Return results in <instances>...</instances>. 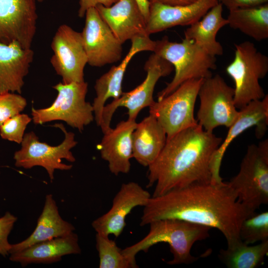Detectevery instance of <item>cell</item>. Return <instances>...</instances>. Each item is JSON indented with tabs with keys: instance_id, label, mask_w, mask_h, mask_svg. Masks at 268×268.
Listing matches in <instances>:
<instances>
[{
	"instance_id": "1",
	"label": "cell",
	"mask_w": 268,
	"mask_h": 268,
	"mask_svg": "<svg viewBox=\"0 0 268 268\" xmlns=\"http://www.w3.org/2000/svg\"><path fill=\"white\" fill-rule=\"evenodd\" d=\"M140 225L175 219L218 229L227 246L241 240V225L256 212L239 202L227 183H197L149 199L143 207Z\"/></svg>"
},
{
	"instance_id": "2",
	"label": "cell",
	"mask_w": 268,
	"mask_h": 268,
	"mask_svg": "<svg viewBox=\"0 0 268 268\" xmlns=\"http://www.w3.org/2000/svg\"><path fill=\"white\" fill-rule=\"evenodd\" d=\"M222 139L198 124L167 138L161 152L148 166L147 187L152 197L197 183L213 182V156Z\"/></svg>"
},
{
	"instance_id": "3",
	"label": "cell",
	"mask_w": 268,
	"mask_h": 268,
	"mask_svg": "<svg viewBox=\"0 0 268 268\" xmlns=\"http://www.w3.org/2000/svg\"><path fill=\"white\" fill-rule=\"evenodd\" d=\"M147 234L135 244L122 249L126 257L135 268H138L136 255L140 252H147L156 244L167 243L173 255L167 264L170 265L190 264L209 254L208 251L200 256L191 254L193 245L209 236L210 227L175 219H164L151 222Z\"/></svg>"
},
{
	"instance_id": "4",
	"label": "cell",
	"mask_w": 268,
	"mask_h": 268,
	"mask_svg": "<svg viewBox=\"0 0 268 268\" xmlns=\"http://www.w3.org/2000/svg\"><path fill=\"white\" fill-rule=\"evenodd\" d=\"M153 52L169 62L175 71L171 81L158 93V100L171 93L186 81L212 76L211 70L217 67L216 57L193 40L185 38L178 43L170 41L167 36H164L155 41Z\"/></svg>"
},
{
	"instance_id": "5",
	"label": "cell",
	"mask_w": 268,
	"mask_h": 268,
	"mask_svg": "<svg viewBox=\"0 0 268 268\" xmlns=\"http://www.w3.org/2000/svg\"><path fill=\"white\" fill-rule=\"evenodd\" d=\"M233 61L226 68L235 83L234 101L239 110L266 94L259 83L268 72V57L248 41L235 45Z\"/></svg>"
},
{
	"instance_id": "6",
	"label": "cell",
	"mask_w": 268,
	"mask_h": 268,
	"mask_svg": "<svg viewBox=\"0 0 268 268\" xmlns=\"http://www.w3.org/2000/svg\"><path fill=\"white\" fill-rule=\"evenodd\" d=\"M238 201L255 211L268 203V140L247 147L238 173L229 182Z\"/></svg>"
},
{
	"instance_id": "7",
	"label": "cell",
	"mask_w": 268,
	"mask_h": 268,
	"mask_svg": "<svg viewBox=\"0 0 268 268\" xmlns=\"http://www.w3.org/2000/svg\"><path fill=\"white\" fill-rule=\"evenodd\" d=\"M58 95L52 104L45 108H32L33 123L36 125L61 120L81 132L94 120L92 105L86 101L88 84L81 82L64 83L53 86Z\"/></svg>"
},
{
	"instance_id": "8",
	"label": "cell",
	"mask_w": 268,
	"mask_h": 268,
	"mask_svg": "<svg viewBox=\"0 0 268 268\" xmlns=\"http://www.w3.org/2000/svg\"><path fill=\"white\" fill-rule=\"evenodd\" d=\"M54 127L61 130L65 134L63 142L57 146H51L41 142L36 134L31 132L24 134L21 148L14 154L15 165L17 167L30 169L39 166L44 168L51 181L54 179V172L57 169L69 170L72 167L62 162L64 159L74 162L75 158L70 151L77 143L74 134L68 132L62 124H56Z\"/></svg>"
},
{
	"instance_id": "9",
	"label": "cell",
	"mask_w": 268,
	"mask_h": 268,
	"mask_svg": "<svg viewBox=\"0 0 268 268\" xmlns=\"http://www.w3.org/2000/svg\"><path fill=\"white\" fill-rule=\"evenodd\" d=\"M203 78L190 79L171 93L149 107L169 138L177 133L198 124L194 108Z\"/></svg>"
},
{
	"instance_id": "10",
	"label": "cell",
	"mask_w": 268,
	"mask_h": 268,
	"mask_svg": "<svg viewBox=\"0 0 268 268\" xmlns=\"http://www.w3.org/2000/svg\"><path fill=\"white\" fill-rule=\"evenodd\" d=\"M144 68L147 74L140 84L131 91L123 92L119 98L105 105L100 126L103 134L112 129L111 120L118 108H127L128 119L135 120L142 109L152 105L155 102L153 94L157 82L160 77L169 75L174 69L169 62L155 53L150 56Z\"/></svg>"
},
{
	"instance_id": "11",
	"label": "cell",
	"mask_w": 268,
	"mask_h": 268,
	"mask_svg": "<svg viewBox=\"0 0 268 268\" xmlns=\"http://www.w3.org/2000/svg\"><path fill=\"white\" fill-rule=\"evenodd\" d=\"M234 95V88L219 74L204 78L198 93L200 100L197 119L198 124L210 132L221 126L229 128L239 113Z\"/></svg>"
},
{
	"instance_id": "12",
	"label": "cell",
	"mask_w": 268,
	"mask_h": 268,
	"mask_svg": "<svg viewBox=\"0 0 268 268\" xmlns=\"http://www.w3.org/2000/svg\"><path fill=\"white\" fill-rule=\"evenodd\" d=\"M53 54L50 63L62 82H81L84 80V69L87 57L81 33L67 24L60 25L52 39Z\"/></svg>"
},
{
	"instance_id": "13",
	"label": "cell",
	"mask_w": 268,
	"mask_h": 268,
	"mask_svg": "<svg viewBox=\"0 0 268 268\" xmlns=\"http://www.w3.org/2000/svg\"><path fill=\"white\" fill-rule=\"evenodd\" d=\"M85 16V25L81 34L87 64L92 67H101L119 61L122 55L123 44L96 8L88 9Z\"/></svg>"
},
{
	"instance_id": "14",
	"label": "cell",
	"mask_w": 268,
	"mask_h": 268,
	"mask_svg": "<svg viewBox=\"0 0 268 268\" xmlns=\"http://www.w3.org/2000/svg\"><path fill=\"white\" fill-rule=\"evenodd\" d=\"M36 0H0V43L31 48L36 31Z\"/></svg>"
},
{
	"instance_id": "15",
	"label": "cell",
	"mask_w": 268,
	"mask_h": 268,
	"mask_svg": "<svg viewBox=\"0 0 268 268\" xmlns=\"http://www.w3.org/2000/svg\"><path fill=\"white\" fill-rule=\"evenodd\" d=\"M151 197L136 182L123 184L113 200L110 209L92 222V227L97 233L119 237L126 225L128 215L136 207H144Z\"/></svg>"
},
{
	"instance_id": "16",
	"label": "cell",
	"mask_w": 268,
	"mask_h": 268,
	"mask_svg": "<svg viewBox=\"0 0 268 268\" xmlns=\"http://www.w3.org/2000/svg\"><path fill=\"white\" fill-rule=\"evenodd\" d=\"M131 41V47L120 64L112 67L96 81L94 89L96 96L92 107L94 119L99 127L101 123L102 112L106 101L110 98L118 99L123 93L122 83L124 74L132 58L140 52L154 51L155 41L151 40L149 36L136 37Z\"/></svg>"
},
{
	"instance_id": "17",
	"label": "cell",
	"mask_w": 268,
	"mask_h": 268,
	"mask_svg": "<svg viewBox=\"0 0 268 268\" xmlns=\"http://www.w3.org/2000/svg\"><path fill=\"white\" fill-rule=\"evenodd\" d=\"M149 0V15L146 25L149 35L177 26H190L219 2V0H197L188 5L170 6Z\"/></svg>"
},
{
	"instance_id": "18",
	"label": "cell",
	"mask_w": 268,
	"mask_h": 268,
	"mask_svg": "<svg viewBox=\"0 0 268 268\" xmlns=\"http://www.w3.org/2000/svg\"><path fill=\"white\" fill-rule=\"evenodd\" d=\"M268 126V95L261 100L251 101L239 110L238 115L229 128L225 138L214 153L211 161L213 182H220V168L224 154L229 145L241 133L250 128L256 126V134L263 137Z\"/></svg>"
},
{
	"instance_id": "19",
	"label": "cell",
	"mask_w": 268,
	"mask_h": 268,
	"mask_svg": "<svg viewBox=\"0 0 268 268\" xmlns=\"http://www.w3.org/2000/svg\"><path fill=\"white\" fill-rule=\"evenodd\" d=\"M102 19L123 44L138 36H150L146 21L135 0H119L110 7H95Z\"/></svg>"
},
{
	"instance_id": "20",
	"label": "cell",
	"mask_w": 268,
	"mask_h": 268,
	"mask_svg": "<svg viewBox=\"0 0 268 268\" xmlns=\"http://www.w3.org/2000/svg\"><path fill=\"white\" fill-rule=\"evenodd\" d=\"M136 124L135 120L121 121L114 129L103 134L97 145L101 158L108 162L109 171L115 175L130 171V160L133 158L132 135Z\"/></svg>"
},
{
	"instance_id": "21",
	"label": "cell",
	"mask_w": 268,
	"mask_h": 268,
	"mask_svg": "<svg viewBox=\"0 0 268 268\" xmlns=\"http://www.w3.org/2000/svg\"><path fill=\"white\" fill-rule=\"evenodd\" d=\"M80 253L78 236L73 232L67 236L36 243L22 251L12 253L9 259L25 267L31 264L56 263L60 261L64 256Z\"/></svg>"
},
{
	"instance_id": "22",
	"label": "cell",
	"mask_w": 268,
	"mask_h": 268,
	"mask_svg": "<svg viewBox=\"0 0 268 268\" xmlns=\"http://www.w3.org/2000/svg\"><path fill=\"white\" fill-rule=\"evenodd\" d=\"M74 227L60 216L56 202L51 194H48L36 227L26 239L11 245L9 254L22 251L36 243L67 236L73 232Z\"/></svg>"
},
{
	"instance_id": "23",
	"label": "cell",
	"mask_w": 268,
	"mask_h": 268,
	"mask_svg": "<svg viewBox=\"0 0 268 268\" xmlns=\"http://www.w3.org/2000/svg\"><path fill=\"white\" fill-rule=\"evenodd\" d=\"M132 139L133 157L140 165L148 167L161 152L167 136L156 118L149 114L136 124Z\"/></svg>"
},
{
	"instance_id": "24",
	"label": "cell",
	"mask_w": 268,
	"mask_h": 268,
	"mask_svg": "<svg viewBox=\"0 0 268 268\" xmlns=\"http://www.w3.org/2000/svg\"><path fill=\"white\" fill-rule=\"evenodd\" d=\"M222 12L223 5L219 2L211 8L202 19L185 30V38L193 40L211 56L222 55V46L216 39L219 30L228 25L227 19L222 16Z\"/></svg>"
},
{
	"instance_id": "25",
	"label": "cell",
	"mask_w": 268,
	"mask_h": 268,
	"mask_svg": "<svg viewBox=\"0 0 268 268\" xmlns=\"http://www.w3.org/2000/svg\"><path fill=\"white\" fill-rule=\"evenodd\" d=\"M228 25L257 41L268 38V4L229 10Z\"/></svg>"
},
{
	"instance_id": "26",
	"label": "cell",
	"mask_w": 268,
	"mask_h": 268,
	"mask_svg": "<svg viewBox=\"0 0 268 268\" xmlns=\"http://www.w3.org/2000/svg\"><path fill=\"white\" fill-rule=\"evenodd\" d=\"M268 254V240L250 245L242 240L219 251L218 258L229 268H255Z\"/></svg>"
},
{
	"instance_id": "27",
	"label": "cell",
	"mask_w": 268,
	"mask_h": 268,
	"mask_svg": "<svg viewBox=\"0 0 268 268\" xmlns=\"http://www.w3.org/2000/svg\"><path fill=\"white\" fill-rule=\"evenodd\" d=\"M96 247L100 268H135L109 236L96 233Z\"/></svg>"
},
{
	"instance_id": "28",
	"label": "cell",
	"mask_w": 268,
	"mask_h": 268,
	"mask_svg": "<svg viewBox=\"0 0 268 268\" xmlns=\"http://www.w3.org/2000/svg\"><path fill=\"white\" fill-rule=\"evenodd\" d=\"M23 59V49L17 42L0 43V84L14 77L19 71Z\"/></svg>"
},
{
	"instance_id": "29",
	"label": "cell",
	"mask_w": 268,
	"mask_h": 268,
	"mask_svg": "<svg viewBox=\"0 0 268 268\" xmlns=\"http://www.w3.org/2000/svg\"><path fill=\"white\" fill-rule=\"evenodd\" d=\"M239 236L245 243L251 245L268 240V212H255L242 222Z\"/></svg>"
},
{
	"instance_id": "30",
	"label": "cell",
	"mask_w": 268,
	"mask_h": 268,
	"mask_svg": "<svg viewBox=\"0 0 268 268\" xmlns=\"http://www.w3.org/2000/svg\"><path fill=\"white\" fill-rule=\"evenodd\" d=\"M32 120L28 115L20 113L8 118L0 127L1 137L21 143L27 126Z\"/></svg>"
},
{
	"instance_id": "31",
	"label": "cell",
	"mask_w": 268,
	"mask_h": 268,
	"mask_svg": "<svg viewBox=\"0 0 268 268\" xmlns=\"http://www.w3.org/2000/svg\"><path fill=\"white\" fill-rule=\"evenodd\" d=\"M27 105V101L14 92L0 93V127L8 118L20 113Z\"/></svg>"
},
{
	"instance_id": "32",
	"label": "cell",
	"mask_w": 268,
	"mask_h": 268,
	"mask_svg": "<svg viewBox=\"0 0 268 268\" xmlns=\"http://www.w3.org/2000/svg\"><path fill=\"white\" fill-rule=\"evenodd\" d=\"M17 219L16 216L9 212L0 218V254L3 256L9 254L11 244L8 243L7 238Z\"/></svg>"
},
{
	"instance_id": "33",
	"label": "cell",
	"mask_w": 268,
	"mask_h": 268,
	"mask_svg": "<svg viewBox=\"0 0 268 268\" xmlns=\"http://www.w3.org/2000/svg\"><path fill=\"white\" fill-rule=\"evenodd\" d=\"M229 10L239 8L256 6L268 3V0H219Z\"/></svg>"
},
{
	"instance_id": "34",
	"label": "cell",
	"mask_w": 268,
	"mask_h": 268,
	"mask_svg": "<svg viewBox=\"0 0 268 268\" xmlns=\"http://www.w3.org/2000/svg\"><path fill=\"white\" fill-rule=\"evenodd\" d=\"M119 0H79V8L78 15L80 17L85 16L87 10L91 7H95L98 5H102L105 7H110Z\"/></svg>"
},
{
	"instance_id": "35",
	"label": "cell",
	"mask_w": 268,
	"mask_h": 268,
	"mask_svg": "<svg viewBox=\"0 0 268 268\" xmlns=\"http://www.w3.org/2000/svg\"><path fill=\"white\" fill-rule=\"evenodd\" d=\"M164 4L170 6L185 5L191 4L197 0H154Z\"/></svg>"
},
{
	"instance_id": "36",
	"label": "cell",
	"mask_w": 268,
	"mask_h": 268,
	"mask_svg": "<svg viewBox=\"0 0 268 268\" xmlns=\"http://www.w3.org/2000/svg\"><path fill=\"white\" fill-rule=\"evenodd\" d=\"M137 3L142 14L143 15L146 21L148 19L149 15V0H135Z\"/></svg>"
},
{
	"instance_id": "37",
	"label": "cell",
	"mask_w": 268,
	"mask_h": 268,
	"mask_svg": "<svg viewBox=\"0 0 268 268\" xmlns=\"http://www.w3.org/2000/svg\"><path fill=\"white\" fill-rule=\"evenodd\" d=\"M36 0L38 1V2H41L43 1L44 0Z\"/></svg>"
}]
</instances>
